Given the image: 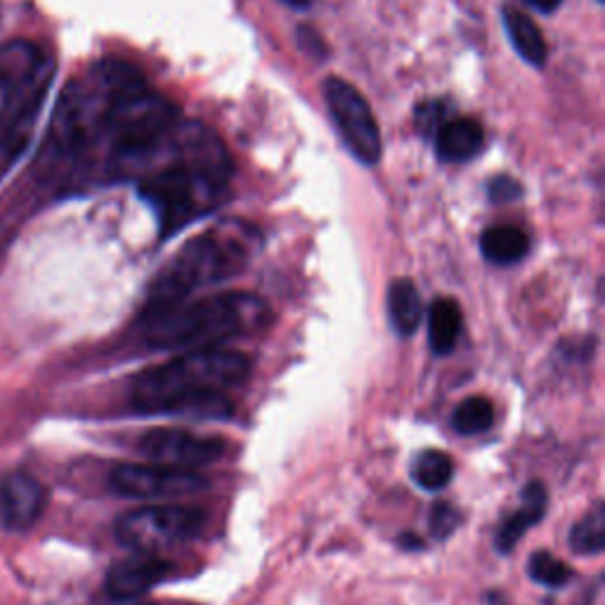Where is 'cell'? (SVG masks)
<instances>
[{
	"label": "cell",
	"mask_w": 605,
	"mask_h": 605,
	"mask_svg": "<svg viewBox=\"0 0 605 605\" xmlns=\"http://www.w3.org/2000/svg\"><path fill=\"white\" fill-rule=\"evenodd\" d=\"M251 374V360L240 350H185L170 362L145 369L130 383V404L140 414L232 417L227 393Z\"/></svg>",
	"instance_id": "obj_1"
},
{
	"label": "cell",
	"mask_w": 605,
	"mask_h": 605,
	"mask_svg": "<svg viewBox=\"0 0 605 605\" xmlns=\"http://www.w3.org/2000/svg\"><path fill=\"white\" fill-rule=\"evenodd\" d=\"M270 322L272 310L261 296L232 291L140 315V331L156 350H202L256 334Z\"/></svg>",
	"instance_id": "obj_2"
},
{
	"label": "cell",
	"mask_w": 605,
	"mask_h": 605,
	"mask_svg": "<svg viewBox=\"0 0 605 605\" xmlns=\"http://www.w3.org/2000/svg\"><path fill=\"white\" fill-rule=\"evenodd\" d=\"M248 263V242L227 230H213L185 244L149 286L143 315L180 305L199 289L232 280Z\"/></svg>",
	"instance_id": "obj_3"
},
{
	"label": "cell",
	"mask_w": 605,
	"mask_h": 605,
	"mask_svg": "<svg viewBox=\"0 0 605 605\" xmlns=\"http://www.w3.org/2000/svg\"><path fill=\"white\" fill-rule=\"evenodd\" d=\"M178 107L164 95L152 92L147 86L128 92H114L105 130L111 140V152L119 159H138L162 145L175 128Z\"/></svg>",
	"instance_id": "obj_4"
},
{
	"label": "cell",
	"mask_w": 605,
	"mask_h": 605,
	"mask_svg": "<svg viewBox=\"0 0 605 605\" xmlns=\"http://www.w3.org/2000/svg\"><path fill=\"white\" fill-rule=\"evenodd\" d=\"M221 194L223 192L204 180L180 154L173 166L147 175L140 183V197L159 218L164 240L204 216L218 202Z\"/></svg>",
	"instance_id": "obj_5"
},
{
	"label": "cell",
	"mask_w": 605,
	"mask_h": 605,
	"mask_svg": "<svg viewBox=\"0 0 605 605\" xmlns=\"http://www.w3.org/2000/svg\"><path fill=\"white\" fill-rule=\"evenodd\" d=\"M206 525V514L197 506L162 504L133 509L116 520V539L133 552H159L166 546L194 539Z\"/></svg>",
	"instance_id": "obj_6"
},
{
	"label": "cell",
	"mask_w": 605,
	"mask_h": 605,
	"mask_svg": "<svg viewBox=\"0 0 605 605\" xmlns=\"http://www.w3.org/2000/svg\"><path fill=\"white\" fill-rule=\"evenodd\" d=\"M111 100L114 90L97 69L84 81H74L69 88H65L62 100L55 109V143L62 149H81L90 145L105 130Z\"/></svg>",
	"instance_id": "obj_7"
},
{
	"label": "cell",
	"mask_w": 605,
	"mask_h": 605,
	"mask_svg": "<svg viewBox=\"0 0 605 605\" xmlns=\"http://www.w3.org/2000/svg\"><path fill=\"white\" fill-rule=\"evenodd\" d=\"M324 100L341 138L358 162L374 166L381 159V133L364 95L339 76L324 81Z\"/></svg>",
	"instance_id": "obj_8"
},
{
	"label": "cell",
	"mask_w": 605,
	"mask_h": 605,
	"mask_svg": "<svg viewBox=\"0 0 605 605\" xmlns=\"http://www.w3.org/2000/svg\"><path fill=\"white\" fill-rule=\"evenodd\" d=\"M109 485L116 495L128 499H183L204 492L208 480L189 468L164 463H119L109 474Z\"/></svg>",
	"instance_id": "obj_9"
},
{
	"label": "cell",
	"mask_w": 605,
	"mask_h": 605,
	"mask_svg": "<svg viewBox=\"0 0 605 605\" xmlns=\"http://www.w3.org/2000/svg\"><path fill=\"white\" fill-rule=\"evenodd\" d=\"M140 452L154 463L194 468L208 466L225 455L221 438H202L180 428H152L140 438Z\"/></svg>",
	"instance_id": "obj_10"
},
{
	"label": "cell",
	"mask_w": 605,
	"mask_h": 605,
	"mask_svg": "<svg viewBox=\"0 0 605 605\" xmlns=\"http://www.w3.org/2000/svg\"><path fill=\"white\" fill-rule=\"evenodd\" d=\"M46 490L33 476L12 471L0 478V525L10 533H25L41 518Z\"/></svg>",
	"instance_id": "obj_11"
},
{
	"label": "cell",
	"mask_w": 605,
	"mask_h": 605,
	"mask_svg": "<svg viewBox=\"0 0 605 605\" xmlns=\"http://www.w3.org/2000/svg\"><path fill=\"white\" fill-rule=\"evenodd\" d=\"M170 573L173 565L168 560L147 552H138L111 565L105 579V589L116 601H133L154 589L156 584H162Z\"/></svg>",
	"instance_id": "obj_12"
},
{
	"label": "cell",
	"mask_w": 605,
	"mask_h": 605,
	"mask_svg": "<svg viewBox=\"0 0 605 605\" xmlns=\"http://www.w3.org/2000/svg\"><path fill=\"white\" fill-rule=\"evenodd\" d=\"M520 501H523L520 509L506 518L495 535V546L499 554H511L516 549V544L520 541V537L544 518L549 495H546L544 485L539 480H533L523 487Z\"/></svg>",
	"instance_id": "obj_13"
},
{
	"label": "cell",
	"mask_w": 605,
	"mask_h": 605,
	"mask_svg": "<svg viewBox=\"0 0 605 605\" xmlns=\"http://www.w3.org/2000/svg\"><path fill=\"white\" fill-rule=\"evenodd\" d=\"M485 130L476 119L459 116V119L447 121L436 133V152L442 162L459 164L468 162L482 149Z\"/></svg>",
	"instance_id": "obj_14"
},
{
	"label": "cell",
	"mask_w": 605,
	"mask_h": 605,
	"mask_svg": "<svg viewBox=\"0 0 605 605\" xmlns=\"http://www.w3.org/2000/svg\"><path fill=\"white\" fill-rule=\"evenodd\" d=\"M463 329L461 308L455 299H438L428 310V343L436 355H450Z\"/></svg>",
	"instance_id": "obj_15"
},
{
	"label": "cell",
	"mask_w": 605,
	"mask_h": 605,
	"mask_svg": "<svg viewBox=\"0 0 605 605\" xmlns=\"http://www.w3.org/2000/svg\"><path fill=\"white\" fill-rule=\"evenodd\" d=\"M388 318L400 336H412L419 329L423 305L412 280H396L388 286Z\"/></svg>",
	"instance_id": "obj_16"
},
{
	"label": "cell",
	"mask_w": 605,
	"mask_h": 605,
	"mask_svg": "<svg viewBox=\"0 0 605 605\" xmlns=\"http://www.w3.org/2000/svg\"><path fill=\"white\" fill-rule=\"evenodd\" d=\"M504 27L506 33H509V41L516 48V52L523 57L525 62L533 67H541L546 62V43L539 27L533 22V19L514 8L504 10Z\"/></svg>",
	"instance_id": "obj_17"
},
{
	"label": "cell",
	"mask_w": 605,
	"mask_h": 605,
	"mask_svg": "<svg viewBox=\"0 0 605 605\" xmlns=\"http://www.w3.org/2000/svg\"><path fill=\"white\" fill-rule=\"evenodd\" d=\"M530 248V240L520 227L514 225H497L482 232L480 251L482 256L495 265H514L518 263Z\"/></svg>",
	"instance_id": "obj_18"
},
{
	"label": "cell",
	"mask_w": 605,
	"mask_h": 605,
	"mask_svg": "<svg viewBox=\"0 0 605 605\" xmlns=\"http://www.w3.org/2000/svg\"><path fill=\"white\" fill-rule=\"evenodd\" d=\"M455 476V461L450 455L440 450H423L412 463V478L428 492H438Z\"/></svg>",
	"instance_id": "obj_19"
},
{
	"label": "cell",
	"mask_w": 605,
	"mask_h": 605,
	"mask_svg": "<svg viewBox=\"0 0 605 605\" xmlns=\"http://www.w3.org/2000/svg\"><path fill=\"white\" fill-rule=\"evenodd\" d=\"M570 546L575 554L596 556L605 549V504L596 501L594 509L570 530Z\"/></svg>",
	"instance_id": "obj_20"
},
{
	"label": "cell",
	"mask_w": 605,
	"mask_h": 605,
	"mask_svg": "<svg viewBox=\"0 0 605 605\" xmlns=\"http://www.w3.org/2000/svg\"><path fill=\"white\" fill-rule=\"evenodd\" d=\"M492 423H495V407L482 396L466 398L463 402H459V407L452 414V428L461 436L485 433V431H490Z\"/></svg>",
	"instance_id": "obj_21"
},
{
	"label": "cell",
	"mask_w": 605,
	"mask_h": 605,
	"mask_svg": "<svg viewBox=\"0 0 605 605\" xmlns=\"http://www.w3.org/2000/svg\"><path fill=\"white\" fill-rule=\"evenodd\" d=\"M528 575L537 584H541V587L558 589V587H565V584L570 582L573 570L560 558H556L554 554L537 552V554H533V558L528 563Z\"/></svg>",
	"instance_id": "obj_22"
},
{
	"label": "cell",
	"mask_w": 605,
	"mask_h": 605,
	"mask_svg": "<svg viewBox=\"0 0 605 605\" xmlns=\"http://www.w3.org/2000/svg\"><path fill=\"white\" fill-rule=\"evenodd\" d=\"M29 114L31 109L25 105L19 92L0 76V140H6L10 130L17 124H22Z\"/></svg>",
	"instance_id": "obj_23"
},
{
	"label": "cell",
	"mask_w": 605,
	"mask_h": 605,
	"mask_svg": "<svg viewBox=\"0 0 605 605\" xmlns=\"http://www.w3.org/2000/svg\"><path fill=\"white\" fill-rule=\"evenodd\" d=\"M461 514L457 511V506L450 501H436L431 509V518H428V528H431V535L436 539H447L457 528H459Z\"/></svg>",
	"instance_id": "obj_24"
},
{
	"label": "cell",
	"mask_w": 605,
	"mask_h": 605,
	"mask_svg": "<svg viewBox=\"0 0 605 605\" xmlns=\"http://www.w3.org/2000/svg\"><path fill=\"white\" fill-rule=\"evenodd\" d=\"M520 194H523V187L514 178H509V175H499V178L490 183V199L497 204L516 202L520 199Z\"/></svg>",
	"instance_id": "obj_25"
},
{
	"label": "cell",
	"mask_w": 605,
	"mask_h": 605,
	"mask_svg": "<svg viewBox=\"0 0 605 605\" xmlns=\"http://www.w3.org/2000/svg\"><path fill=\"white\" fill-rule=\"evenodd\" d=\"M442 119V105L440 103H426L417 109V124L419 128L428 135V133H438V128Z\"/></svg>",
	"instance_id": "obj_26"
},
{
	"label": "cell",
	"mask_w": 605,
	"mask_h": 605,
	"mask_svg": "<svg viewBox=\"0 0 605 605\" xmlns=\"http://www.w3.org/2000/svg\"><path fill=\"white\" fill-rule=\"evenodd\" d=\"M299 38H301V48H303L305 52L315 55L318 60H324L326 48H324L322 36H320L315 29H310V27H301V29H299Z\"/></svg>",
	"instance_id": "obj_27"
},
{
	"label": "cell",
	"mask_w": 605,
	"mask_h": 605,
	"mask_svg": "<svg viewBox=\"0 0 605 605\" xmlns=\"http://www.w3.org/2000/svg\"><path fill=\"white\" fill-rule=\"evenodd\" d=\"M528 3L533 8H537L539 12H554L563 3V0H528Z\"/></svg>",
	"instance_id": "obj_28"
},
{
	"label": "cell",
	"mask_w": 605,
	"mask_h": 605,
	"mask_svg": "<svg viewBox=\"0 0 605 605\" xmlns=\"http://www.w3.org/2000/svg\"><path fill=\"white\" fill-rule=\"evenodd\" d=\"M400 544L404 546V549H423V541L417 535H412V533H404L400 537Z\"/></svg>",
	"instance_id": "obj_29"
},
{
	"label": "cell",
	"mask_w": 605,
	"mask_h": 605,
	"mask_svg": "<svg viewBox=\"0 0 605 605\" xmlns=\"http://www.w3.org/2000/svg\"><path fill=\"white\" fill-rule=\"evenodd\" d=\"M282 3H286L291 8H308L312 3V0H282Z\"/></svg>",
	"instance_id": "obj_30"
},
{
	"label": "cell",
	"mask_w": 605,
	"mask_h": 605,
	"mask_svg": "<svg viewBox=\"0 0 605 605\" xmlns=\"http://www.w3.org/2000/svg\"><path fill=\"white\" fill-rule=\"evenodd\" d=\"M601 3H603V0H601Z\"/></svg>",
	"instance_id": "obj_31"
}]
</instances>
